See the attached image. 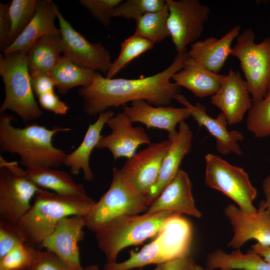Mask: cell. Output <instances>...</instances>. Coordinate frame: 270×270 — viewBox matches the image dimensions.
Wrapping results in <instances>:
<instances>
[{
  "instance_id": "9a60e30c",
  "label": "cell",
  "mask_w": 270,
  "mask_h": 270,
  "mask_svg": "<svg viewBox=\"0 0 270 270\" xmlns=\"http://www.w3.org/2000/svg\"><path fill=\"white\" fill-rule=\"evenodd\" d=\"M132 124L123 112L113 116L106 123L112 132L102 136L96 148H107L115 160L120 158H132L140 145L151 144L144 128L140 126L134 127Z\"/></svg>"
},
{
  "instance_id": "f1b7e54d",
  "label": "cell",
  "mask_w": 270,
  "mask_h": 270,
  "mask_svg": "<svg viewBox=\"0 0 270 270\" xmlns=\"http://www.w3.org/2000/svg\"><path fill=\"white\" fill-rule=\"evenodd\" d=\"M168 262L161 236L145 245L138 252L131 251L128 258L122 262H106L104 270H130L146 265L162 264Z\"/></svg>"
},
{
  "instance_id": "f6af8a7d",
  "label": "cell",
  "mask_w": 270,
  "mask_h": 270,
  "mask_svg": "<svg viewBox=\"0 0 270 270\" xmlns=\"http://www.w3.org/2000/svg\"><path fill=\"white\" fill-rule=\"evenodd\" d=\"M191 270H210L206 268H204L202 266L197 264L194 261L192 264Z\"/></svg>"
},
{
  "instance_id": "7bdbcfd3",
  "label": "cell",
  "mask_w": 270,
  "mask_h": 270,
  "mask_svg": "<svg viewBox=\"0 0 270 270\" xmlns=\"http://www.w3.org/2000/svg\"><path fill=\"white\" fill-rule=\"evenodd\" d=\"M251 248L270 264V246H262L256 242L252 246Z\"/></svg>"
},
{
  "instance_id": "cb8c5ba5",
  "label": "cell",
  "mask_w": 270,
  "mask_h": 270,
  "mask_svg": "<svg viewBox=\"0 0 270 270\" xmlns=\"http://www.w3.org/2000/svg\"><path fill=\"white\" fill-rule=\"evenodd\" d=\"M224 75L210 71L194 58L188 56L183 68L172 80L200 98L212 96L220 88Z\"/></svg>"
},
{
  "instance_id": "d6986e66",
  "label": "cell",
  "mask_w": 270,
  "mask_h": 270,
  "mask_svg": "<svg viewBox=\"0 0 270 270\" xmlns=\"http://www.w3.org/2000/svg\"><path fill=\"white\" fill-rule=\"evenodd\" d=\"M170 211L200 218L192 194V184L188 174L180 170L173 180L164 189L144 213Z\"/></svg>"
},
{
  "instance_id": "836d02e7",
  "label": "cell",
  "mask_w": 270,
  "mask_h": 270,
  "mask_svg": "<svg viewBox=\"0 0 270 270\" xmlns=\"http://www.w3.org/2000/svg\"><path fill=\"white\" fill-rule=\"evenodd\" d=\"M40 250L22 242L0 258V270H30Z\"/></svg>"
},
{
  "instance_id": "7402d4cb",
  "label": "cell",
  "mask_w": 270,
  "mask_h": 270,
  "mask_svg": "<svg viewBox=\"0 0 270 270\" xmlns=\"http://www.w3.org/2000/svg\"><path fill=\"white\" fill-rule=\"evenodd\" d=\"M240 32V26L236 25L220 38L210 36L198 40L190 45L188 56L210 71L219 74L231 55L232 42Z\"/></svg>"
},
{
  "instance_id": "e0dca14e",
  "label": "cell",
  "mask_w": 270,
  "mask_h": 270,
  "mask_svg": "<svg viewBox=\"0 0 270 270\" xmlns=\"http://www.w3.org/2000/svg\"><path fill=\"white\" fill-rule=\"evenodd\" d=\"M174 100L187 108L198 126L204 128L214 138L216 150L219 154L224 156L230 154L242 155L238 142L244 140V136L238 130H228V122L222 112L218 114L216 118H213L206 113L204 106L198 102L193 105L180 94L175 96Z\"/></svg>"
},
{
  "instance_id": "44dd1931",
  "label": "cell",
  "mask_w": 270,
  "mask_h": 270,
  "mask_svg": "<svg viewBox=\"0 0 270 270\" xmlns=\"http://www.w3.org/2000/svg\"><path fill=\"white\" fill-rule=\"evenodd\" d=\"M57 6L51 0H38L34 16L18 38L2 52L4 55L16 52L26 54L30 47L44 36H60L54 20Z\"/></svg>"
},
{
  "instance_id": "8fae6325",
  "label": "cell",
  "mask_w": 270,
  "mask_h": 270,
  "mask_svg": "<svg viewBox=\"0 0 270 270\" xmlns=\"http://www.w3.org/2000/svg\"><path fill=\"white\" fill-rule=\"evenodd\" d=\"M64 56L78 66L106 74L112 64L110 54L101 42L88 41L56 8Z\"/></svg>"
},
{
  "instance_id": "4316f807",
  "label": "cell",
  "mask_w": 270,
  "mask_h": 270,
  "mask_svg": "<svg viewBox=\"0 0 270 270\" xmlns=\"http://www.w3.org/2000/svg\"><path fill=\"white\" fill-rule=\"evenodd\" d=\"M206 268L210 270H270V264L252 248L246 253L240 249L227 253L217 248L208 255Z\"/></svg>"
},
{
  "instance_id": "74e56055",
  "label": "cell",
  "mask_w": 270,
  "mask_h": 270,
  "mask_svg": "<svg viewBox=\"0 0 270 270\" xmlns=\"http://www.w3.org/2000/svg\"><path fill=\"white\" fill-rule=\"evenodd\" d=\"M30 270H72L55 254L40 250Z\"/></svg>"
},
{
  "instance_id": "30bf717a",
  "label": "cell",
  "mask_w": 270,
  "mask_h": 270,
  "mask_svg": "<svg viewBox=\"0 0 270 270\" xmlns=\"http://www.w3.org/2000/svg\"><path fill=\"white\" fill-rule=\"evenodd\" d=\"M168 27L178 53L198 41L209 18L210 8L198 0H166Z\"/></svg>"
},
{
  "instance_id": "f546056e",
  "label": "cell",
  "mask_w": 270,
  "mask_h": 270,
  "mask_svg": "<svg viewBox=\"0 0 270 270\" xmlns=\"http://www.w3.org/2000/svg\"><path fill=\"white\" fill-rule=\"evenodd\" d=\"M169 12L168 6L146 14L136 21L134 34L142 37L154 44L170 36L168 27Z\"/></svg>"
},
{
  "instance_id": "b9f144b4",
  "label": "cell",
  "mask_w": 270,
  "mask_h": 270,
  "mask_svg": "<svg viewBox=\"0 0 270 270\" xmlns=\"http://www.w3.org/2000/svg\"><path fill=\"white\" fill-rule=\"evenodd\" d=\"M194 260L189 258L174 259L162 264V270H191Z\"/></svg>"
},
{
  "instance_id": "4dcf8cb0",
  "label": "cell",
  "mask_w": 270,
  "mask_h": 270,
  "mask_svg": "<svg viewBox=\"0 0 270 270\" xmlns=\"http://www.w3.org/2000/svg\"><path fill=\"white\" fill-rule=\"evenodd\" d=\"M154 46V44L148 40L133 34L122 42L120 54L112 62L106 77L113 78L132 60Z\"/></svg>"
},
{
  "instance_id": "7dc6e473",
  "label": "cell",
  "mask_w": 270,
  "mask_h": 270,
  "mask_svg": "<svg viewBox=\"0 0 270 270\" xmlns=\"http://www.w3.org/2000/svg\"><path fill=\"white\" fill-rule=\"evenodd\" d=\"M153 270H162V264L156 265V268Z\"/></svg>"
},
{
  "instance_id": "83f0119b",
  "label": "cell",
  "mask_w": 270,
  "mask_h": 270,
  "mask_svg": "<svg viewBox=\"0 0 270 270\" xmlns=\"http://www.w3.org/2000/svg\"><path fill=\"white\" fill-rule=\"evenodd\" d=\"M96 72L78 66L63 55L49 73L58 92L65 94L74 88L90 85Z\"/></svg>"
},
{
  "instance_id": "3957f363",
  "label": "cell",
  "mask_w": 270,
  "mask_h": 270,
  "mask_svg": "<svg viewBox=\"0 0 270 270\" xmlns=\"http://www.w3.org/2000/svg\"><path fill=\"white\" fill-rule=\"evenodd\" d=\"M95 202L87 194L66 196L42 188L16 225L21 238L40 250L44 240L54 231L61 220L74 216H84Z\"/></svg>"
},
{
  "instance_id": "8d00e7d4",
  "label": "cell",
  "mask_w": 270,
  "mask_h": 270,
  "mask_svg": "<svg viewBox=\"0 0 270 270\" xmlns=\"http://www.w3.org/2000/svg\"><path fill=\"white\" fill-rule=\"evenodd\" d=\"M22 242L16 225L0 218V258Z\"/></svg>"
},
{
  "instance_id": "9c48e42d",
  "label": "cell",
  "mask_w": 270,
  "mask_h": 270,
  "mask_svg": "<svg viewBox=\"0 0 270 270\" xmlns=\"http://www.w3.org/2000/svg\"><path fill=\"white\" fill-rule=\"evenodd\" d=\"M41 189L26 176L16 162H8L0 156V219L17 225Z\"/></svg>"
},
{
  "instance_id": "6da1fadb",
  "label": "cell",
  "mask_w": 270,
  "mask_h": 270,
  "mask_svg": "<svg viewBox=\"0 0 270 270\" xmlns=\"http://www.w3.org/2000/svg\"><path fill=\"white\" fill-rule=\"evenodd\" d=\"M188 56V52L178 53L163 71L136 79L110 78L97 72L92 84L79 90L84 112L90 116L99 115L110 108L124 106L136 100H144L156 106H168L180 92V87L170 80L183 68Z\"/></svg>"
},
{
  "instance_id": "603a6c76",
  "label": "cell",
  "mask_w": 270,
  "mask_h": 270,
  "mask_svg": "<svg viewBox=\"0 0 270 270\" xmlns=\"http://www.w3.org/2000/svg\"><path fill=\"white\" fill-rule=\"evenodd\" d=\"M114 115V112L110 110L100 114L96 121L89 124L78 146L66 154L63 164L70 168L72 174L78 176L82 170L86 180H92L94 174L90 165V156L102 136L101 132L104 126L108 119Z\"/></svg>"
},
{
  "instance_id": "d590c367",
  "label": "cell",
  "mask_w": 270,
  "mask_h": 270,
  "mask_svg": "<svg viewBox=\"0 0 270 270\" xmlns=\"http://www.w3.org/2000/svg\"><path fill=\"white\" fill-rule=\"evenodd\" d=\"M122 0H80V4L103 25L108 26L116 6Z\"/></svg>"
},
{
  "instance_id": "277c9868",
  "label": "cell",
  "mask_w": 270,
  "mask_h": 270,
  "mask_svg": "<svg viewBox=\"0 0 270 270\" xmlns=\"http://www.w3.org/2000/svg\"><path fill=\"white\" fill-rule=\"evenodd\" d=\"M151 204L128 182L120 168H114L108 190L84 216L85 227L96 234L118 218L146 212Z\"/></svg>"
},
{
  "instance_id": "ba28073f",
  "label": "cell",
  "mask_w": 270,
  "mask_h": 270,
  "mask_svg": "<svg viewBox=\"0 0 270 270\" xmlns=\"http://www.w3.org/2000/svg\"><path fill=\"white\" fill-rule=\"evenodd\" d=\"M204 159L206 185L230 198L242 210L255 212L257 208L253 204L257 190L244 170L213 154H206Z\"/></svg>"
},
{
  "instance_id": "ab89813d",
  "label": "cell",
  "mask_w": 270,
  "mask_h": 270,
  "mask_svg": "<svg viewBox=\"0 0 270 270\" xmlns=\"http://www.w3.org/2000/svg\"><path fill=\"white\" fill-rule=\"evenodd\" d=\"M9 6L8 3H0V49L2 52L8 46L11 30Z\"/></svg>"
},
{
  "instance_id": "ac0fdd59",
  "label": "cell",
  "mask_w": 270,
  "mask_h": 270,
  "mask_svg": "<svg viewBox=\"0 0 270 270\" xmlns=\"http://www.w3.org/2000/svg\"><path fill=\"white\" fill-rule=\"evenodd\" d=\"M122 112L133 123L140 122L148 128H159L168 132V138L176 134L178 124L191 116L189 110L184 106H153L144 100L132 101L130 106H124Z\"/></svg>"
},
{
  "instance_id": "d6a6232c",
  "label": "cell",
  "mask_w": 270,
  "mask_h": 270,
  "mask_svg": "<svg viewBox=\"0 0 270 270\" xmlns=\"http://www.w3.org/2000/svg\"><path fill=\"white\" fill-rule=\"evenodd\" d=\"M38 2L37 0H12L10 4L11 30L8 46L18 38L34 16Z\"/></svg>"
},
{
  "instance_id": "484cf974",
  "label": "cell",
  "mask_w": 270,
  "mask_h": 270,
  "mask_svg": "<svg viewBox=\"0 0 270 270\" xmlns=\"http://www.w3.org/2000/svg\"><path fill=\"white\" fill-rule=\"evenodd\" d=\"M62 52L60 36H44L38 39L26 52L31 77L50 72Z\"/></svg>"
},
{
  "instance_id": "2e32d148",
  "label": "cell",
  "mask_w": 270,
  "mask_h": 270,
  "mask_svg": "<svg viewBox=\"0 0 270 270\" xmlns=\"http://www.w3.org/2000/svg\"><path fill=\"white\" fill-rule=\"evenodd\" d=\"M248 84L238 71L232 69L224 75L220 88L210 97L211 103L220 109L228 124L240 123L252 104Z\"/></svg>"
},
{
  "instance_id": "5b68a950",
  "label": "cell",
  "mask_w": 270,
  "mask_h": 270,
  "mask_svg": "<svg viewBox=\"0 0 270 270\" xmlns=\"http://www.w3.org/2000/svg\"><path fill=\"white\" fill-rule=\"evenodd\" d=\"M170 211L155 214L131 215L118 218L96 234L98 248L106 262H116L122 250L139 245L157 236L167 220L175 214Z\"/></svg>"
},
{
  "instance_id": "d4e9b609",
  "label": "cell",
  "mask_w": 270,
  "mask_h": 270,
  "mask_svg": "<svg viewBox=\"0 0 270 270\" xmlns=\"http://www.w3.org/2000/svg\"><path fill=\"white\" fill-rule=\"evenodd\" d=\"M24 174L39 188L50 190L56 194L66 196L86 195L84 185L76 182L71 175L64 171L54 168L36 167L26 168Z\"/></svg>"
},
{
  "instance_id": "ffe728a7",
  "label": "cell",
  "mask_w": 270,
  "mask_h": 270,
  "mask_svg": "<svg viewBox=\"0 0 270 270\" xmlns=\"http://www.w3.org/2000/svg\"><path fill=\"white\" fill-rule=\"evenodd\" d=\"M168 139L171 142L170 146L164 157L157 181L148 196L151 203L173 180L180 170L183 159L192 149V132L189 126L183 121L178 124L176 134Z\"/></svg>"
},
{
  "instance_id": "1f68e13d",
  "label": "cell",
  "mask_w": 270,
  "mask_h": 270,
  "mask_svg": "<svg viewBox=\"0 0 270 270\" xmlns=\"http://www.w3.org/2000/svg\"><path fill=\"white\" fill-rule=\"evenodd\" d=\"M246 126L257 138L270 137V90L263 98L252 102L248 111Z\"/></svg>"
},
{
  "instance_id": "52a82bcc",
  "label": "cell",
  "mask_w": 270,
  "mask_h": 270,
  "mask_svg": "<svg viewBox=\"0 0 270 270\" xmlns=\"http://www.w3.org/2000/svg\"><path fill=\"white\" fill-rule=\"evenodd\" d=\"M254 40L252 30L246 28L231 51L240 62L252 102L263 98L270 90V37L258 44Z\"/></svg>"
},
{
  "instance_id": "ee69618b",
  "label": "cell",
  "mask_w": 270,
  "mask_h": 270,
  "mask_svg": "<svg viewBox=\"0 0 270 270\" xmlns=\"http://www.w3.org/2000/svg\"><path fill=\"white\" fill-rule=\"evenodd\" d=\"M262 188L265 198L263 200L264 204L267 208L270 209V174L264 180Z\"/></svg>"
},
{
  "instance_id": "60d3db41",
  "label": "cell",
  "mask_w": 270,
  "mask_h": 270,
  "mask_svg": "<svg viewBox=\"0 0 270 270\" xmlns=\"http://www.w3.org/2000/svg\"><path fill=\"white\" fill-rule=\"evenodd\" d=\"M31 78L32 90L37 97L46 93L54 92V84L49 72Z\"/></svg>"
},
{
  "instance_id": "8992f818",
  "label": "cell",
  "mask_w": 270,
  "mask_h": 270,
  "mask_svg": "<svg viewBox=\"0 0 270 270\" xmlns=\"http://www.w3.org/2000/svg\"><path fill=\"white\" fill-rule=\"evenodd\" d=\"M0 75L5 92L0 113L10 110L26 122L39 118L42 112L34 98L26 54L16 52L0 54Z\"/></svg>"
},
{
  "instance_id": "f35d334b",
  "label": "cell",
  "mask_w": 270,
  "mask_h": 270,
  "mask_svg": "<svg viewBox=\"0 0 270 270\" xmlns=\"http://www.w3.org/2000/svg\"><path fill=\"white\" fill-rule=\"evenodd\" d=\"M37 98L40 108L56 114L64 115L69 110V106L60 99L54 92L42 94Z\"/></svg>"
},
{
  "instance_id": "bcb514c9",
  "label": "cell",
  "mask_w": 270,
  "mask_h": 270,
  "mask_svg": "<svg viewBox=\"0 0 270 270\" xmlns=\"http://www.w3.org/2000/svg\"><path fill=\"white\" fill-rule=\"evenodd\" d=\"M84 270H100L97 265L91 264L84 268Z\"/></svg>"
},
{
  "instance_id": "7a4b0ae2",
  "label": "cell",
  "mask_w": 270,
  "mask_h": 270,
  "mask_svg": "<svg viewBox=\"0 0 270 270\" xmlns=\"http://www.w3.org/2000/svg\"><path fill=\"white\" fill-rule=\"evenodd\" d=\"M12 114H0V152L18 154L20 164L26 168H56L63 164L67 154L54 146V136L60 132H68V128L54 126L48 128L32 123L23 128H16Z\"/></svg>"
},
{
  "instance_id": "5bb4252c",
  "label": "cell",
  "mask_w": 270,
  "mask_h": 270,
  "mask_svg": "<svg viewBox=\"0 0 270 270\" xmlns=\"http://www.w3.org/2000/svg\"><path fill=\"white\" fill-rule=\"evenodd\" d=\"M84 227L82 216L64 218L44 240L42 248L55 254L72 270H84L80 262L78 246V243L84 238Z\"/></svg>"
},
{
  "instance_id": "4fadbf2b",
  "label": "cell",
  "mask_w": 270,
  "mask_h": 270,
  "mask_svg": "<svg viewBox=\"0 0 270 270\" xmlns=\"http://www.w3.org/2000/svg\"><path fill=\"white\" fill-rule=\"evenodd\" d=\"M224 214L233 228L234 234L228 247L240 249L251 240L262 246H270V209L265 206L263 200L254 213L244 212L230 204L224 208Z\"/></svg>"
},
{
  "instance_id": "e575fe53",
  "label": "cell",
  "mask_w": 270,
  "mask_h": 270,
  "mask_svg": "<svg viewBox=\"0 0 270 270\" xmlns=\"http://www.w3.org/2000/svg\"><path fill=\"white\" fill-rule=\"evenodd\" d=\"M166 4L163 0H127L115 8L113 17L132 19L137 21L146 14L158 10Z\"/></svg>"
},
{
  "instance_id": "7c38bea8",
  "label": "cell",
  "mask_w": 270,
  "mask_h": 270,
  "mask_svg": "<svg viewBox=\"0 0 270 270\" xmlns=\"http://www.w3.org/2000/svg\"><path fill=\"white\" fill-rule=\"evenodd\" d=\"M170 143L168 139L150 144L146 148L127 159L120 168L128 182L138 192L148 198L150 189L157 181L162 161Z\"/></svg>"
}]
</instances>
